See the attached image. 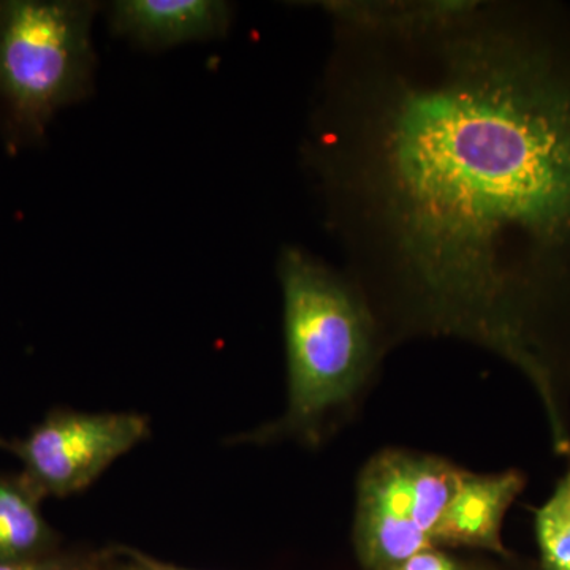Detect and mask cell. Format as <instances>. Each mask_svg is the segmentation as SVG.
<instances>
[{
  "label": "cell",
  "mask_w": 570,
  "mask_h": 570,
  "mask_svg": "<svg viewBox=\"0 0 570 570\" xmlns=\"http://www.w3.org/2000/svg\"><path fill=\"white\" fill-rule=\"evenodd\" d=\"M94 6L75 0L0 2V111L10 141H36L91 85Z\"/></svg>",
  "instance_id": "3957f363"
},
{
  "label": "cell",
  "mask_w": 570,
  "mask_h": 570,
  "mask_svg": "<svg viewBox=\"0 0 570 570\" xmlns=\"http://www.w3.org/2000/svg\"><path fill=\"white\" fill-rule=\"evenodd\" d=\"M148 436V419L135 412L56 411L24 438L0 439V448L20 459L22 478L41 498H66Z\"/></svg>",
  "instance_id": "5b68a950"
},
{
  "label": "cell",
  "mask_w": 570,
  "mask_h": 570,
  "mask_svg": "<svg viewBox=\"0 0 570 570\" xmlns=\"http://www.w3.org/2000/svg\"><path fill=\"white\" fill-rule=\"evenodd\" d=\"M396 570H468V566L461 564L444 549L433 547L409 558Z\"/></svg>",
  "instance_id": "7c38bea8"
},
{
  "label": "cell",
  "mask_w": 570,
  "mask_h": 570,
  "mask_svg": "<svg viewBox=\"0 0 570 570\" xmlns=\"http://www.w3.org/2000/svg\"><path fill=\"white\" fill-rule=\"evenodd\" d=\"M112 31L148 48L223 36L230 7L219 0H121L111 7Z\"/></svg>",
  "instance_id": "52a82bcc"
},
{
  "label": "cell",
  "mask_w": 570,
  "mask_h": 570,
  "mask_svg": "<svg viewBox=\"0 0 570 570\" xmlns=\"http://www.w3.org/2000/svg\"><path fill=\"white\" fill-rule=\"evenodd\" d=\"M464 469L444 456L384 449L356 480L354 549L365 570H396L436 547L438 524Z\"/></svg>",
  "instance_id": "277c9868"
},
{
  "label": "cell",
  "mask_w": 570,
  "mask_h": 570,
  "mask_svg": "<svg viewBox=\"0 0 570 570\" xmlns=\"http://www.w3.org/2000/svg\"><path fill=\"white\" fill-rule=\"evenodd\" d=\"M104 553L102 561L96 570H170L167 562L154 560L151 557L129 549H121L115 553Z\"/></svg>",
  "instance_id": "8fae6325"
},
{
  "label": "cell",
  "mask_w": 570,
  "mask_h": 570,
  "mask_svg": "<svg viewBox=\"0 0 570 570\" xmlns=\"http://www.w3.org/2000/svg\"><path fill=\"white\" fill-rule=\"evenodd\" d=\"M168 568H170V570H190V569L178 568V566H174V564H168Z\"/></svg>",
  "instance_id": "5bb4252c"
},
{
  "label": "cell",
  "mask_w": 570,
  "mask_h": 570,
  "mask_svg": "<svg viewBox=\"0 0 570 570\" xmlns=\"http://www.w3.org/2000/svg\"><path fill=\"white\" fill-rule=\"evenodd\" d=\"M309 163L390 351L452 337L527 379L570 456V6L332 20Z\"/></svg>",
  "instance_id": "6da1fadb"
},
{
  "label": "cell",
  "mask_w": 570,
  "mask_h": 570,
  "mask_svg": "<svg viewBox=\"0 0 570 570\" xmlns=\"http://www.w3.org/2000/svg\"><path fill=\"white\" fill-rule=\"evenodd\" d=\"M104 553H52L40 560L2 562L0 570H96Z\"/></svg>",
  "instance_id": "30bf717a"
},
{
  "label": "cell",
  "mask_w": 570,
  "mask_h": 570,
  "mask_svg": "<svg viewBox=\"0 0 570 570\" xmlns=\"http://www.w3.org/2000/svg\"><path fill=\"white\" fill-rule=\"evenodd\" d=\"M532 515L540 570H570V460L553 493Z\"/></svg>",
  "instance_id": "9c48e42d"
},
{
  "label": "cell",
  "mask_w": 570,
  "mask_h": 570,
  "mask_svg": "<svg viewBox=\"0 0 570 570\" xmlns=\"http://www.w3.org/2000/svg\"><path fill=\"white\" fill-rule=\"evenodd\" d=\"M527 483V474L515 468L490 474L464 469L439 521L436 547L485 550L510 560L512 554L502 543V524Z\"/></svg>",
  "instance_id": "8992f818"
},
{
  "label": "cell",
  "mask_w": 570,
  "mask_h": 570,
  "mask_svg": "<svg viewBox=\"0 0 570 570\" xmlns=\"http://www.w3.org/2000/svg\"><path fill=\"white\" fill-rule=\"evenodd\" d=\"M41 501L22 474L0 475V564L58 553V534L43 519Z\"/></svg>",
  "instance_id": "ba28073f"
},
{
  "label": "cell",
  "mask_w": 570,
  "mask_h": 570,
  "mask_svg": "<svg viewBox=\"0 0 570 570\" xmlns=\"http://www.w3.org/2000/svg\"><path fill=\"white\" fill-rule=\"evenodd\" d=\"M284 298L288 400L283 417L247 438L318 445L354 417L390 352L370 303L346 272L287 246L277 261Z\"/></svg>",
  "instance_id": "7a4b0ae2"
},
{
  "label": "cell",
  "mask_w": 570,
  "mask_h": 570,
  "mask_svg": "<svg viewBox=\"0 0 570 570\" xmlns=\"http://www.w3.org/2000/svg\"><path fill=\"white\" fill-rule=\"evenodd\" d=\"M468 570H490V569L480 568V566H468Z\"/></svg>",
  "instance_id": "4fadbf2b"
}]
</instances>
